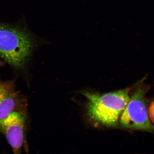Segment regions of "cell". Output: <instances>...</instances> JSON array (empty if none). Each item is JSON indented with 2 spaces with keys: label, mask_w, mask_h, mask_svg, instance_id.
Instances as JSON below:
<instances>
[{
  "label": "cell",
  "mask_w": 154,
  "mask_h": 154,
  "mask_svg": "<svg viewBox=\"0 0 154 154\" xmlns=\"http://www.w3.org/2000/svg\"><path fill=\"white\" fill-rule=\"evenodd\" d=\"M131 90V88H126L103 94L82 92L87 99L85 107L88 118L96 125L116 126L129 102Z\"/></svg>",
  "instance_id": "1"
},
{
  "label": "cell",
  "mask_w": 154,
  "mask_h": 154,
  "mask_svg": "<svg viewBox=\"0 0 154 154\" xmlns=\"http://www.w3.org/2000/svg\"><path fill=\"white\" fill-rule=\"evenodd\" d=\"M27 31L0 23V57L17 69L24 66L34 48Z\"/></svg>",
  "instance_id": "2"
},
{
  "label": "cell",
  "mask_w": 154,
  "mask_h": 154,
  "mask_svg": "<svg viewBox=\"0 0 154 154\" xmlns=\"http://www.w3.org/2000/svg\"><path fill=\"white\" fill-rule=\"evenodd\" d=\"M142 82L136 85L134 92L124 111L122 113L120 123L125 128L133 130L154 133V125L148 114L147 93L150 88Z\"/></svg>",
  "instance_id": "3"
},
{
  "label": "cell",
  "mask_w": 154,
  "mask_h": 154,
  "mask_svg": "<svg viewBox=\"0 0 154 154\" xmlns=\"http://www.w3.org/2000/svg\"><path fill=\"white\" fill-rule=\"evenodd\" d=\"M26 123L25 114L19 111L0 119V132L5 136L15 154L21 153L25 141Z\"/></svg>",
  "instance_id": "4"
},
{
  "label": "cell",
  "mask_w": 154,
  "mask_h": 154,
  "mask_svg": "<svg viewBox=\"0 0 154 154\" xmlns=\"http://www.w3.org/2000/svg\"><path fill=\"white\" fill-rule=\"evenodd\" d=\"M19 101V95L13 84L8 82H0V119L17 111Z\"/></svg>",
  "instance_id": "5"
},
{
  "label": "cell",
  "mask_w": 154,
  "mask_h": 154,
  "mask_svg": "<svg viewBox=\"0 0 154 154\" xmlns=\"http://www.w3.org/2000/svg\"><path fill=\"white\" fill-rule=\"evenodd\" d=\"M148 114L150 119L153 124L154 125V100L151 102L148 107Z\"/></svg>",
  "instance_id": "6"
},
{
  "label": "cell",
  "mask_w": 154,
  "mask_h": 154,
  "mask_svg": "<svg viewBox=\"0 0 154 154\" xmlns=\"http://www.w3.org/2000/svg\"><path fill=\"white\" fill-rule=\"evenodd\" d=\"M2 64H3L2 63L0 62V66H1V65H2Z\"/></svg>",
  "instance_id": "7"
}]
</instances>
